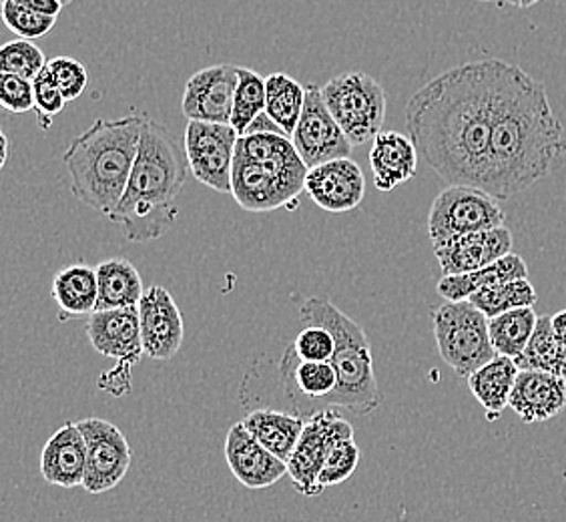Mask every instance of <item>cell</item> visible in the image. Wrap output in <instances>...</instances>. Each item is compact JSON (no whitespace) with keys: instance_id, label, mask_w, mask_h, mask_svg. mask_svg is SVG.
Segmentation results:
<instances>
[{"instance_id":"cell-1","label":"cell","mask_w":566,"mask_h":522,"mask_svg":"<svg viewBox=\"0 0 566 522\" xmlns=\"http://www.w3.org/2000/svg\"><path fill=\"white\" fill-rule=\"evenodd\" d=\"M501 59L448 69L406 105V129L422 161L448 186L489 191L494 101Z\"/></svg>"},{"instance_id":"cell-2","label":"cell","mask_w":566,"mask_h":522,"mask_svg":"<svg viewBox=\"0 0 566 522\" xmlns=\"http://www.w3.org/2000/svg\"><path fill=\"white\" fill-rule=\"evenodd\" d=\"M566 153L565 127L546 87L502 61L492 117L489 194L511 199L545 179Z\"/></svg>"},{"instance_id":"cell-3","label":"cell","mask_w":566,"mask_h":522,"mask_svg":"<svg viewBox=\"0 0 566 522\" xmlns=\"http://www.w3.org/2000/svg\"><path fill=\"white\" fill-rule=\"evenodd\" d=\"M187 171L186 145H179L164 125L147 119L127 189L107 218L119 223L133 243L164 238L179 218L177 199L186 187Z\"/></svg>"},{"instance_id":"cell-4","label":"cell","mask_w":566,"mask_h":522,"mask_svg":"<svg viewBox=\"0 0 566 522\" xmlns=\"http://www.w3.org/2000/svg\"><path fill=\"white\" fill-rule=\"evenodd\" d=\"M147 117L97 119L69 145L63 164L76 201L109 216L127 189Z\"/></svg>"},{"instance_id":"cell-5","label":"cell","mask_w":566,"mask_h":522,"mask_svg":"<svg viewBox=\"0 0 566 522\" xmlns=\"http://www.w3.org/2000/svg\"><path fill=\"white\" fill-rule=\"evenodd\" d=\"M307 171L310 167L287 135L273 130L245 133L238 139L231 196L241 209L253 213L292 209L305 191Z\"/></svg>"},{"instance_id":"cell-6","label":"cell","mask_w":566,"mask_h":522,"mask_svg":"<svg viewBox=\"0 0 566 522\" xmlns=\"http://www.w3.org/2000/svg\"><path fill=\"white\" fill-rule=\"evenodd\" d=\"M300 317L305 326L327 327L336 340V352L329 362L338 372V388L322 404V410L344 408L359 416L376 413L384 403V394L376 380L370 340L364 327L326 297L305 300L300 305Z\"/></svg>"},{"instance_id":"cell-7","label":"cell","mask_w":566,"mask_h":522,"mask_svg":"<svg viewBox=\"0 0 566 522\" xmlns=\"http://www.w3.org/2000/svg\"><path fill=\"white\" fill-rule=\"evenodd\" d=\"M436 346L440 358L462 378L496 358L489 317L470 300L447 302L432 312Z\"/></svg>"},{"instance_id":"cell-8","label":"cell","mask_w":566,"mask_h":522,"mask_svg":"<svg viewBox=\"0 0 566 522\" xmlns=\"http://www.w3.org/2000/svg\"><path fill=\"white\" fill-rule=\"evenodd\" d=\"M322 95L354 147L376 139L388 105L380 81L361 71H349L329 79Z\"/></svg>"},{"instance_id":"cell-9","label":"cell","mask_w":566,"mask_h":522,"mask_svg":"<svg viewBox=\"0 0 566 522\" xmlns=\"http://www.w3.org/2000/svg\"><path fill=\"white\" fill-rule=\"evenodd\" d=\"M506 213L501 199L472 186H448L438 194L428 216V236L432 243L457 236L502 228Z\"/></svg>"},{"instance_id":"cell-10","label":"cell","mask_w":566,"mask_h":522,"mask_svg":"<svg viewBox=\"0 0 566 522\" xmlns=\"http://www.w3.org/2000/svg\"><path fill=\"white\" fill-rule=\"evenodd\" d=\"M346 438H354V426L342 418L336 408H324L307 416L302 438L287 460L292 484L305 499H314L324 492V487L319 484V472L332 448Z\"/></svg>"},{"instance_id":"cell-11","label":"cell","mask_w":566,"mask_h":522,"mask_svg":"<svg viewBox=\"0 0 566 522\" xmlns=\"http://www.w3.org/2000/svg\"><path fill=\"white\" fill-rule=\"evenodd\" d=\"M240 133L229 123H187L186 145L189 171L199 184L218 191L231 194V174L235 161Z\"/></svg>"},{"instance_id":"cell-12","label":"cell","mask_w":566,"mask_h":522,"mask_svg":"<svg viewBox=\"0 0 566 522\" xmlns=\"http://www.w3.org/2000/svg\"><path fill=\"white\" fill-rule=\"evenodd\" d=\"M78 428L87 442V472L83 489L88 494H105L119 487L132 468L129 440L105 418L78 420Z\"/></svg>"},{"instance_id":"cell-13","label":"cell","mask_w":566,"mask_h":522,"mask_svg":"<svg viewBox=\"0 0 566 522\" xmlns=\"http://www.w3.org/2000/svg\"><path fill=\"white\" fill-rule=\"evenodd\" d=\"M292 143L307 167L349 157L354 149L336 117L327 109L322 88L316 85L305 87L304 113L292 135Z\"/></svg>"},{"instance_id":"cell-14","label":"cell","mask_w":566,"mask_h":522,"mask_svg":"<svg viewBox=\"0 0 566 522\" xmlns=\"http://www.w3.org/2000/svg\"><path fill=\"white\" fill-rule=\"evenodd\" d=\"M87 336L97 354L119 362V370H132L145 356L139 307L93 312L88 316Z\"/></svg>"},{"instance_id":"cell-15","label":"cell","mask_w":566,"mask_h":522,"mask_svg":"<svg viewBox=\"0 0 566 522\" xmlns=\"http://www.w3.org/2000/svg\"><path fill=\"white\" fill-rule=\"evenodd\" d=\"M240 66L213 65L189 76L181 109L189 121L231 123Z\"/></svg>"},{"instance_id":"cell-16","label":"cell","mask_w":566,"mask_h":522,"mask_svg":"<svg viewBox=\"0 0 566 522\" xmlns=\"http://www.w3.org/2000/svg\"><path fill=\"white\" fill-rule=\"evenodd\" d=\"M139 307L143 352L151 359H171L184 346V317L174 295L164 285H151L143 295Z\"/></svg>"},{"instance_id":"cell-17","label":"cell","mask_w":566,"mask_h":522,"mask_svg":"<svg viewBox=\"0 0 566 522\" xmlns=\"http://www.w3.org/2000/svg\"><path fill=\"white\" fill-rule=\"evenodd\" d=\"M305 194L319 209L329 213L354 211L366 196V177L352 157L310 167Z\"/></svg>"},{"instance_id":"cell-18","label":"cell","mask_w":566,"mask_h":522,"mask_svg":"<svg viewBox=\"0 0 566 522\" xmlns=\"http://www.w3.org/2000/svg\"><path fill=\"white\" fill-rule=\"evenodd\" d=\"M512 233L506 226L502 228L467 233L432 243L436 260L444 275L469 273L482 270L494 261L512 253Z\"/></svg>"},{"instance_id":"cell-19","label":"cell","mask_w":566,"mask_h":522,"mask_svg":"<svg viewBox=\"0 0 566 522\" xmlns=\"http://www.w3.org/2000/svg\"><path fill=\"white\" fill-rule=\"evenodd\" d=\"M226 460L231 474L245 489H270L287 474V462L263 448L241 422L229 428L226 436Z\"/></svg>"},{"instance_id":"cell-20","label":"cell","mask_w":566,"mask_h":522,"mask_svg":"<svg viewBox=\"0 0 566 522\" xmlns=\"http://www.w3.org/2000/svg\"><path fill=\"white\" fill-rule=\"evenodd\" d=\"M87 472V442L78 422H66L46 440L41 455V474L44 482L75 489L83 487Z\"/></svg>"},{"instance_id":"cell-21","label":"cell","mask_w":566,"mask_h":522,"mask_svg":"<svg viewBox=\"0 0 566 522\" xmlns=\"http://www.w3.org/2000/svg\"><path fill=\"white\" fill-rule=\"evenodd\" d=\"M566 408V378L551 372L521 370L512 392L511 410L526 425L546 422Z\"/></svg>"},{"instance_id":"cell-22","label":"cell","mask_w":566,"mask_h":522,"mask_svg":"<svg viewBox=\"0 0 566 522\" xmlns=\"http://www.w3.org/2000/svg\"><path fill=\"white\" fill-rule=\"evenodd\" d=\"M418 159L420 153L410 135L400 130H380L370 152L374 186L381 194H388L410 181L418 171Z\"/></svg>"},{"instance_id":"cell-23","label":"cell","mask_w":566,"mask_h":522,"mask_svg":"<svg viewBox=\"0 0 566 522\" xmlns=\"http://www.w3.org/2000/svg\"><path fill=\"white\" fill-rule=\"evenodd\" d=\"M523 278H528L526 261L516 253H509L502 260L494 261L476 272L442 275V280L436 285V292L447 302H464L486 288Z\"/></svg>"},{"instance_id":"cell-24","label":"cell","mask_w":566,"mask_h":522,"mask_svg":"<svg viewBox=\"0 0 566 522\" xmlns=\"http://www.w3.org/2000/svg\"><path fill=\"white\" fill-rule=\"evenodd\" d=\"M305 420L307 418L300 414L260 408L248 414L243 418V425L263 448L282 458L283 462H287L302 438Z\"/></svg>"},{"instance_id":"cell-25","label":"cell","mask_w":566,"mask_h":522,"mask_svg":"<svg viewBox=\"0 0 566 522\" xmlns=\"http://www.w3.org/2000/svg\"><path fill=\"white\" fill-rule=\"evenodd\" d=\"M518 366L512 358L496 356L486 366L474 372L469 380V388L480 406L484 408L489 420H496L504 408H511L512 392L518 376Z\"/></svg>"},{"instance_id":"cell-26","label":"cell","mask_w":566,"mask_h":522,"mask_svg":"<svg viewBox=\"0 0 566 522\" xmlns=\"http://www.w3.org/2000/svg\"><path fill=\"white\" fill-rule=\"evenodd\" d=\"M51 294L61 310V322L69 317L91 316L97 310V270L85 263L69 265L56 273Z\"/></svg>"},{"instance_id":"cell-27","label":"cell","mask_w":566,"mask_h":522,"mask_svg":"<svg viewBox=\"0 0 566 522\" xmlns=\"http://www.w3.org/2000/svg\"><path fill=\"white\" fill-rule=\"evenodd\" d=\"M97 310L137 307L147 292L143 288L142 273L125 258H113L97 265Z\"/></svg>"},{"instance_id":"cell-28","label":"cell","mask_w":566,"mask_h":522,"mask_svg":"<svg viewBox=\"0 0 566 522\" xmlns=\"http://www.w3.org/2000/svg\"><path fill=\"white\" fill-rule=\"evenodd\" d=\"M305 107V87L285 73L265 76V113L280 129L292 137Z\"/></svg>"},{"instance_id":"cell-29","label":"cell","mask_w":566,"mask_h":522,"mask_svg":"<svg viewBox=\"0 0 566 522\" xmlns=\"http://www.w3.org/2000/svg\"><path fill=\"white\" fill-rule=\"evenodd\" d=\"M514 362L518 370L551 372L566 378V346L555 336L551 316L538 317L528 346Z\"/></svg>"},{"instance_id":"cell-30","label":"cell","mask_w":566,"mask_h":522,"mask_svg":"<svg viewBox=\"0 0 566 522\" xmlns=\"http://www.w3.org/2000/svg\"><path fill=\"white\" fill-rule=\"evenodd\" d=\"M536 324H538V316L534 307H518V310L504 312L501 316L491 317L489 327H491L492 346L496 349V354L506 358H518L528 346Z\"/></svg>"},{"instance_id":"cell-31","label":"cell","mask_w":566,"mask_h":522,"mask_svg":"<svg viewBox=\"0 0 566 522\" xmlns=\"http://www.w3.org/2000/svg\"><path fill=\"white\" fill-rule=\"evenodd\" d=\"M470 302L491 320V317L501 316L511 310L533 307L538 302V294H536L533 283L528 282V278H523V280H512V282L486 288L479 294L472 295Z\"/></svg>"},{"instance_id":"cell-32","label":"cell","mask_w":566,"mask_h":522,"mask_svg":"<svg viewBox=\"0 0 566 522\" xmlns=\"http://www.w3.org/2000/svg\"><path fill=\"white\" fill-rule=\"evenodd\" d=\"M262 113H265V76L240 66V81L235 88L229 125L243 135Z\"/></svg>"},{"instance_id":"cell-33","label":"cell","mask_w":566,"mask_h":522,"mask_svg":"<svg viewBox=\"0 0 566 522\" xmlns=\"http://www.w3.org/2000/svg\"><path fill=\"white\" fill-rule=\"evenodd\" d=\"M46 63L43 51L27 39H17L0 49V73H14L34 81Z\"/></svg>"},{"instance_id":"cell-34","label":"cell","mask_w":566,"mask_h":522,"mask_svg":"<svg viewBox=\"0 0 566 522\" xmlns=\"http://www.w3.org/2000/svg\"><path fill=\"white\" fill-rule=\"evenodd\" d=\"M2 21L19 39L34 41V39H43L53 31L56 17L24 9L14 0H4L2 2Z\"/></svg>"},{"instance_id":"cell-35","label":"cell","mask_w":566,"mask_h":522,"mask_svg":"<svg viewBox=\"0 0 566 522\" xmlns=\"http://www.w3.org/2000/svg\"><path fill=\"white\" fill-rule=\"evenodd\" d=\"M359 464V447L354 438H346L332 448L324 468L319 472V484L324 490L338 487L356 472Z\"/></svg>"},{"instance_id":"cell-36","label":"cell","mask_w":566,"mask_h":522,"mask_svg":"<svg viewBox=\"0 0 566 522\" xmlns=\"http://www.w3.org/2000/svg\"><path fill=\"white\" fill-rule=\"evenodd\" d=\"M33 85L34 111L39 115V125L43 127V130H49V127L53 125V119H55L59 113H63L69 101L63 95L61 87L56 85V81L51 75L49 66H44L43 71L36 75Z\"/></svg>"},{"instance_id":"cell-37","label":"cell","mask_w":566,"mask_h":522,"mask_svg":"<svg viewBox=\"0 0 566 522\" xmlns=\"http://www.w3.org/2000/svg\"><path fill=\"white\" fill-rule=\"evenodd\" d=\"M295 356L304 362H329L336 352V340L324 326H305L292 344Z\"/></svg>"},{"instance_id":"cell-38","label":"cell","mask_w":566,"mask_h":522,"mask_svg":"<svg viewBox=\"0 0 566 522\" xmlns=\"http://www.w3.org/2000/svg\"><path fill=\"white\" fill-rule=\"evenodd\" d=\"M46 66L69 103L76 101L87 91V69L81 61H76L73 56H55L46 63Z\"/></svg>"},{"instance_id":"cell-39","label":"cell","mask_w":566,"mask_h":522,"mask_svg":"<svg viewBox=\"0 0 566 522\" xmlns=\"http://www.w3.org/2000/svg\"><path fill=\"white\" fill-rule=\"evenodd\" d=\"M0 105L2 109L24 115L34 109V85L31 79L14 73H0Z\"/></svg>"},{"instance_id":"cell-40","label":"cell","mask_w":566,"mask_h":522,"mask_svg":"<svg viewBox=\"0 0 566 522\" xmlns=\"http://www.w3.org/2000/svg\"><path fill=\"white\" fill-rule=\"evenodd\" d=\"M17 4H21L24 9H31L41 14H49V17H59L61 11L65 9L63 0H14Z\"/></svg>"},{"instance_id":"cell-41","label":"cell","mask_w":566,"mask_h":522,"mask_svg":"<svg viewBox=\"0 0 566 522\" xmlns=\"http://www.w3.org/2000/svg\"><path fill=\"white\" fill-rule=\"evenodd\" d=\"M553 322V330H555V336L560 340V344L566 346V310H560L555 316H551Z\"/></svg>"},{"instance_id":"cell-42","label":"cell","mask_w":566,"mask_h":522,"mask_svg":"<svg viewBox=\"0 0 566 522\" xmlns=\"http://www.w3.org/2000/svg\"><path fill=\"white\" fill-rule=\"evenodd\" d=\"M506 4H511L514 9H531L534 4H538L541 0H504Z\"/></svg>"},{"instance_id":"cell-43","label":"cell","mask_w":566,"mask_h":522,"mask_svg":"<svg viewBox=\"0 0 566 522\" xmlns=\"http://www.w3.org/2000/svg\"><path fill=\"white\" fill-rule=\"evenodd\" d=\"M0 165L7 164V157H9V139H7V135L4 133H0Z\"/></svg>"},{"instance_id":"cell-44","label":"cell","mask_w":566,"mask_h":522,"mask_svg":"<svg viewBox=\"0 0 566 522\" xmlns=\"http://www.w3.org/2000/svg\"><path fill=\"white\" fill-rule=\"evenodd\" d=\"M476 2H486V4H491V2H496V0H476Z\"/></svg>"},{"instance_id":"cell-45","label":"cell","mask_w":566,"mask_h":522,"mask_svg":"<svg viewBox=\"0 0 566 522\" xmlns=\"http://www.w3.org/2000/svg\"><path fill=\"white\" fill-rule=\"evenodd\" d=\"M71 2H73V0H63V4H65V7L66 4H71Z\"/></svg>"}]
</instances>
